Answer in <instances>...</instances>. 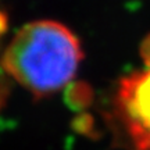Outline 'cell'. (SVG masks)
I'll use <instances>...</instances> for the list:
<instances>
[{"mask_svg":"<svg viewBox=\"0 0 150 150\" xmlns=\"http://www.w3.org/2000/svg\"><path fill=\"white\" fill-rule=\"evenodd\" d=\"M92 99L91 88L83 82H74L68 86L65 92V100L67 104L74 110H82L89 106Z\"/></svg>","mask_w":150,"mask_h":150,"instance_id":"cell-3","label":"cell"},{"mask_svg":"<svg viewBox=\"0 0 150 150\" xmlns=\"http://www.w3.org/2000/svg\"><path fill=\"white\" fill-rule=\"evenodd\" d=\"M7 31V17L0 11V36Z\"/></svg>","mask_w":150,"mask_h":150,"instance_id":"cell-7","label":"cell"},{"mask_svg":"<svg viewBox=\"0 0 150 150\" xmlns=\"http://www.w3.org/2000/svg\"><path fill=\"white\" fill-rule=\"evenodd\" d=\"M81 59V45L68 28L56 21H35L14 36L1 67L25 89L45 96L70 82Z\"/></svg>","mask_w":150,"mask_h":150,"instance_id":"cell-1","label":"cell"},{"mask_svg":"<svg viewBox=\"0 0 150 150\" xmlns=\"http://www.w3.org/2000/svg\"><path fill=\"white\" fill-rule=\"evenodd\" d=\"M76 129L79 131V132H83V134H88L89 131H91V127H92V122H91V117L88 115V114H82L78 117L76 120Z\"/></svg>","mask_w":150,"mask_h":150,"instance_id":"cell-4","label":"cell"},{"mask_svg":"<svg viewBox=\"0 0 150 150\" xmlns=\"http://www.w3.org/2000/svg\"><path fill=\"white\" fill-rule=\"evenodd\" d=\"M140 54H142V59H143V63H145L146 68H150V35L146 36L143 43H142Z\"/></svg>","mask_w":150,"mask_h":150,"instance_id":"cell-5","label":"cell"},{"mask_svg":"<svg viewBox=\"0 0 150 150\" xmlns=\"http://www.w3.org/2000/svg\"><path fill=\"white\" fill-rule=\"evenodd\" d=\"M3 67H0V104L4 100V79H3Z\"/></svg>","mask_w":150,"mask_h":150,"instance_id":"cell-6","label":"cell"},{"mask_svg":"<svg viewBox=\"0 0 150 150\" xmlns=\"http://www.w3.org/2000/svg\"><path fill=\"white\" fill-rule=\"evenodd\" d=\"M117 100L138 150H150V68L124 78Z\"/></svg>","mask_w":150,"mask_h":150,"instance_id":"cell-2","label":"cell"}]
</instances>
